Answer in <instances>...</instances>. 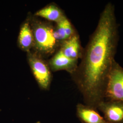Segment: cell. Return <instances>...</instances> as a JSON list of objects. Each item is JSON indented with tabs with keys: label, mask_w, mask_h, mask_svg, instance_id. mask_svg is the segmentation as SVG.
<instances>
[{
	"label": "cell",
	"mask_w": 123,
	"mask_h": 123,
	"mask_svg": "<svg viewBox=\"0 0 123 123\" xmlns=\"http://www.w3.org/2000/svg\"><path fill=\"white\" fill-rule=\"evenodd\" d=\"M118 39L114 6L109 2L100 14L80 65L73 74L87 105L97 109L104 100L107 79L115 62Z\"/></svg>",
	"instance_id": "obj_1"
},
{
	"label": "cell",
	"mask_w": 123,
	"mask_h": 123,
	"mask_svg": "<svg viewBox=\"0 0 123 123\" xmlns=\"http://www.w3.org/2000/svg\"><path fill=\"white\" fill-rule=\"evenodd\" d=\"M123 104V68L114 62L108 76L104 93V100Z\"/></svg>",
	"instance_id": "obj_2"
},
{
	"label": "cell",
	"mask_w": 123,
	"mask_h": 123,
	"mask_svg": "<svg viewBox=\"0 0 123 123\" xmlns=\"http://www.w3.org/2000/svg\"><path fill=\"white\" fill-rule=\"evenodd\" d=\"M54 29L48 24L39 23L33 27L34 44L41 53H52L56 47L57 41L54 37Z\"/></svg>",
	"instance_id": "obj_3"
},
{
	"label": "cell",
	"mask_w": 123,
	"mask_h": 123,
	"mask_svg": "<svg viewBox=\"0 0 123 123\" xmlns=\"http://www.w3.org/2000/svg\"><path fill=\"white\" fill-rule=\"evenodd\" d=\"M28 59L31 70L40 88L49 89L51 81V74L49 67L42 59L29 52Z\"/></svg>",
	"instance_id": "obj_4"
},
{
	"label": "cell",
	"mask_w": 123,
	"mask_h": 123,
	"mask_svg": "<svg viewBox=\"0 0 123 123\" xmlns=\"http://www.w3.org/2000/svg\"><path fill=\"white\" fill-rule=\"evenodd\" d=\"M97 108L103 113L109 123H123V104L115 101L104 100Z\"/></svg>",
	"instance_id": "obj_5"
},
{
	"label": "cell",
	"mask_w": 123,
	"mask_h": 123,
	"mask_svg": "<svg viewBox=\"0 0 123 123\" xmlns=\"http://www.w3.org/2000/svg\"><path fill=\"white\" fill-rule=\"evenodd\" d=\"M77 62V60L67 57L59 50L51 58L49 64L53 70H65L73 74L78 68Z\"/></svg>",
	"instance_id": "obj_6"
},
{
	"label": "cell",
	"mask_w": 123,
	"mask_h": 123,
	"mask_svg": "<svg viewBox=\"0 0 123 123\" xmlns=\"http://www.w3.org/2000/svg\"><path fill=\"white\" fill-rule=\"evenodd\" d=\"M96 110L89 106L79 104L77 106L76 114L82 123H109Z\"/></svg>",
	"instance_id": "obj_7"
},
{
	"label": "cell",
	"mask_w": 123,
	"mask_h": 123,
	"mask_svg": "<svg viewBox=\"0 0 123 123\" xmlns=\"http://www.w3.org/2000/svg\"><path fill=\"white\" fill-rule=\"evenodd\" d=\"M60 50L67 57L78 60L82 56L79 36L75 34L62 42Z\"/></svg>",
	"instance_id": "obj_8"
},
{
	"label": "cell",
	"mask_w": 123,
	"mask_h": 123,
	"mask_svg": "<svg viewBox=\"0 0 123 123\" xmlns=\"http://www.w3.org/2000/svg\"><path fill=\"white\" fill-rule=\"evenodd\" d=\"M53 29L54 36L57 42L62 43L76 34L73 25L65 16L57 23Z\"/></svg>",
	"instance_id": "obj_9"
},
{
	"label": "cell",
	"mask_w": 123,
	"mask_h": 123,
	"mask_svg": "<svg viewBox=\"0 0 123 123\" xmlns=\"http://www.w3.org/2000/svg\"><path fill=\"white\" fill-rule=\"evenodd\" d=\"M18 43L20 48L26 51H28L34 44L33 32L28 22H25L21 28Z\"/></svg>",
	"instance_id": "obj_10"
},
{
	"label": "cell",
	"mask_w": 123,
	"mask_h": 123,
	"mask_svg": "<svg viewBox=\"0 0 123 123\" xmlns=\"http://www.w3.org/2000/svg\"><path fill=\"white\" fill-rule=\"evenodd\" d=\"M35 15L57 23L65 17L61 9L53 5H49L40 9L36 12Z\"/></svg>",
	"instance_id": "obj_11"
},
{
	"label": "cell",
	"mask_w": 123,
	"mask_h": 123,
	"mask_svg": "<svg viewBox=\"0 0 123 123\" xmlns=\"http://www.w3.org/2000/svg\"><path fill=\"white\" fill-rule=\"evenodd\" d=\"M36 123H41V122L40 121H37V122Z\"/></svg>",
	"instance_id": "obj_12"
}]
</instances>
